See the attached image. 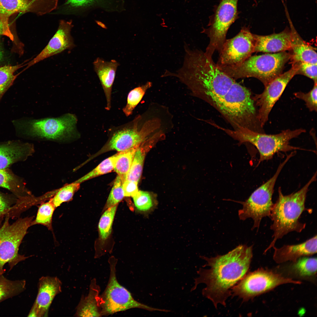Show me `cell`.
<instances>
[{
	"label": "cell",
	"mask_w": 317,
	"mask_h": 317,
	"mask_svg": "<svg viewBox=\"0 0 317 317\" xmlns=\"http://www.w3.org/2000/svg\"><path fill=\"white\" fill-rule=\"evenodd\" d=\"M297 70V65L293 64L290 70L281 74L265 86L262 92L253 96L255 105L258 108V117L262 127L268 120L270 113L287 84L296 75Z\"/></svg>",
	"instance_id": "4fadbf2b"
},
{
	"label": "cell",
	"mask_w": 317,
	"mask_h": 317,
	"mask_svg": "<svg viewBox=\"0 0 317 317\" xmlns=\"http://www.w3.org/2000/svg\"><path fill=\"white\" fill-rule=\"evenodd\" d=\"M76 116L68 113L57 117L32 119L21 122L23 133L33 138L60 141H71L80 136Z\"/></svg>",
	"instance_id": "5b68a950"
},
{
	"label": "cell",
	"mask_w": 317,
	"mask_h": 317,
	"mask_svg": "<svg viewBox=\"0 0 317 317\" xmlns=\"http://www.w3.org/2000/svg\"><path fill=\"white\" fill-rule=\"evenodd\" d=\"M116 154L104 160L95 168L75 182L80 183L94 178L107 174L114 169Z\"/></svg>",
	"instance_id": "d6a6232c"
},
{
	"label": "cell",
	"mask_w": 317,
	"mask_h": 317,
	"mask_svg": "<svg viewBox=\"0 0 317 317\" xmlns=\"http://www.w3.org/2000/svg\"><path fill=\"white\" fill-rule=\"evenodd\" d=\"M291 266L292 271L299 277H314L317 273V258L306 257L299 258Z\"/></svg>",
	"instance_id": "d4e9b609"
},
{
	"label": "cell",
	"mask_w": 317,
	"mask_h": 317,
	"mask_svg": "<svg viewBox=\"0 0 317 317\" xmlns=\"http://www.w3.org/2000/svg\"><path fill=\"white\" fill-rule=\"evenodd\" d=\"M140 145L136 149L126 180L133 181L138 183L140 179L145 157L143 149L140 147Z\"/></svg>",
	"instance_id": "1f68e13d"
},
{
	"label": "cell",
	"mask_w": 317,
	"mask_h": 317,
	"mask_svg": "<svg viewBox=\"0 0 317 317\" xmlns=\"http://www.w3.org/2000/svg\"><path fill=\"white\" fill-rule=\"evenodd\" d=\"M56 208L50 201L42 202L38 209L35 219L32 222L31 226L41 225L46 227L50 230H52V218Z\"/></svg>",
	"instance_id": "4316f807"
},
{
	"label": "cell",
	"mask_w": 317,
	"mask_h": 317,
	"mask_svg": "<svg viewBox=\"0 0 317 317\" xmlns=\"http://www.w3.org/2000/svg\"><path fill=\"white\" fill-rule=\"evenodd\" d=\"M255 40L249 29L244 26L232 38L226 40L220 53L216 64L229 66L240 64L254 52Z\"/></svg>",
	"instance_id": "8fae6325"
},
{
	"label": "cell",
	"mask_w": 317,
	"mask_h": 317,
	"mask_svg": "<svg viewBox=\"0 0 317 317\" xmlns=\"http://www.w3.org/2000/svg\"><path fill=\"white\" fill-rule=\"evenodd\" d=\"M138 147L116 154L113 170L123 182L126 180Z\"/></svg>",
	"instance_id": "484cf974"
},
{
	"label": "cell",
	"mask_w": 317,
	"mask_h": 317,
	"mask_svg": "<svg viewBox=\"0 0 317 317\" xmlns=\"http://www.w3.org/2000/svg\"><path fill=\"white\" fill-rule=\"evenodd\" d=\"M290 59L289 53L283 51L251 56L237 65L217 66L222 72L235 80L254 77L265 86L281 74L285 64Z\"/></svg>",
	"instance_id": "3957f363"
},
{
	"label": "cell",
	"mask_w": 317,
	"mask_h": 317,
	"mask_svg": "<svg viewBox=\"0 0 317 317\" xmlns=\"http://www.w3.org/2000/svg\"><path fill=\"white\" fill-rule=\"evenodd\" d=\"M219 129L238 141L239 144L248 143L254 146L259 154V163L271 159L279 152H285L301 149L291 146L289 142L291 139L306 132L305 130L301 128L293 130L288 129L275 134H267L244 128L231 130L220 126Z\"/></svg>",
	"instance_id": "277c9868"
},
{
	"label": "cell",
	"mask_w": 317,
	"mask_h": 317,
	"mask_svg": "<svg viewBox=\"0 0 317 317\" xmlns=\"http://www.w3.org/2000/svg\"><path fill=\"white\" fill-rule=\"evenodd\" d=\"M138 183L134 181L126 180L123 183L122 187L124 196L132 197L138 191Z\"/></svg>",
	"instance_id": "f35d334b"
},
{
	"label": "cell",
	"mask_w": 317,
	"mask_h": 317,
	"mask_svg": "<svg viewBox=\"0 0 317 317\" xmlns=\"http://www.w3.org/2000/svg\"><path fill=\"white\" fill-rule=\"evenodd\" d=\"M123 183L121 177L117 175L104 206V210L117 205L125 196L122 187Z\"/></svg>",
	"instance_id": "d590c367"
},
{
	"label": "cell",
	"mask_w": 317,
	"mask_h": 317,
	"mask_svg": "<svg viewBox=\"0 0 317 317\" xmlns=\"http://www.w3.org/2000/svg\"><path fill=\"white\" fill-rule=\"evenodd\" d=\"M96 0H67L66 4L75 7L89 6Z\"/></svg>",
	"instance_id": "60d3db41"
},
{
	"label": "cell",
	"mask_w": 317,
	"mask_h": 317,
	"mask_svg": "<svg viewBox=\"0 0 317 317\" xmlns=\"http://www.w3.org/2000/svg\"><path fill=\"white\" fill-rule=\"evenodd\" d=\"M151 85V82H148L145 85L136 87L129 92L128 95L127 104L122 109L126 116L132 114L133 110L141 101L146 91Z\"/></svg>",
	"instance_id": "f1b7e54d"
},
{
	"label": "cell",
	"mask_w": 317,
	"mask_h": 317,
	"mask_svg": "<svg viewBox=\"0 0 317 317\" xmlns=\"http://www.w3.org/2000/svg\"><path fill=\"white\" fill-rule=\"evenodd\" d=\"M255 40L254 52L274 53L290 50L291 34L286 29L277 33L265 36L253 34Z\"/></svg>",
	"instance_id": "e0dca14e"
},
{
	"label": "cell",
	"mask_w": 317,
	"mask_h": 317,
	"mask_svg": "<svg viewBox=\"0 0 317 317\" xmlns=\"http://www.w3.org/2000/svg\"><path fill=\"white\" fill-rule=\"evenodd\" d=\"M3 56L2 51L0 46V62Z\"/></svg>",
	"instance_id": "b9f144b4"
},
{
	"label": "cell",
	"mask_w": 317,
	"mask_h": 317,
	"mask_svg": "<svg viewBox=\"0 0 317 317\" xmlns=\"http://www.w3.org/2000/svg\"><path fill=\"white\" fill-rule=\"evenodd\" d=\"M0 187L8 189L18 199L31 195L23 180L9 168L0 169Z\"/></svg>",
	"instance_id": "7402d4cb"
},
{
	"label": "cell",
	"mask_w": 317,
	"mask_h": 317,
	"mask_svg": "<svg viewBox=\"0 0 317 317\" xmlns=\"http://www.w3.org/2000/svg\"><path fill=\"white\" fill-rule=\"evenodd\" d=\"M34 217H19L10 223V218L8 216L5 217L0 226V276L5 272L4 267L6 264H8L10 271L18 263L29 257L19 254V249Z\"/></svg>",
	"instance_id": "8992f818"
},
{
	"label": "cell",
	"mask_w": 317,
	"mask_h": 317,
	"mask_svg": "<svg viewBox=\"0 0 317 317\" xmlns=\"http://www.w3.org/2000/svg\"><path fill=\"white\" fill-rule=\"evenodd\" d=\"M238 1L221 0L210 16L209 27L203 29L202 32L207 34L210 40L205 52L208 57L212 58L215 51L219 53L221 50L229 28L238 18Z\"/></svg>",
	"instance_id": "9c48e42d"
},
{
	"label": "cell",
	"mask_w": 317,
	"mask_h": 317,
	"mask_svg": "<svg viewBox=\"0 0 317 317\" xmlns=\"http://www.w3.org/2000/svg\"><path fill=\"white\" fill-rule=\"evenodd\" d=\"M291 34V48L289 53L293 63L306 62L317 64V53L313 47L306 44L298 33L289 20Z\"/></svg>",
	"instance_id": "44dd1931"
},
{
	"label": "cell",
	"mask_w": 317,
	"mask_h": 317,
	"mask_svg": "<svg viewBox=\"0 0 317 317\" xmlns=\"http://www.w3.org/2000/svg\"><path fill=\"white\" fill-rule=\"evenodd\" d=\"M317 83H314L313 88L307 93L299 92L294 93L296 97L305 102L307 107L311 112L317 110Z\"/></svg>",
	"instance_id": "8d00e7d4"
},
{
	"label": "cell",
	"mask_w": 317,
	"mask_h": 317,
	"mask_svg": "<svg viewBox=\"0 0 317 317\" xmlns=\"http://www.w3.org/2000/svg\"><path fill=\"white\" fill-rule=\"evenodd\" d=\"M273 259L277 263L288 261L295 262L299 258L312 255L317 252V235L302 243L296 245H284L279 248L275 246Z\"/></svg>",
	"instance_id": "2e32d148"
},
{
	"label": "cell",
	"mask_w": 317,
	"mask_h": 317,
	"mask_svg": "<svg viewBox=\"0 0 317 317\" xmlns=\"http://www.w3.org/2000/svg\"><path fill=\"white\" fill-rule=\"evenodd\" d=\"M252 245H240L228 253L208 258L200 257L206 263L197 271L199 275L195 279L194 286L204 283L203 295L210 300L216 308L220 304L226 306L227 299L232 295L231 290L247 273L253 256Z\"/></svg>",
	"instance_id": "6da1fadb"
},
{
	"label": "cell",
	"mask_w": 317,
	"mask_h": 317,
	"mask_svg": "<svg viewBox=\"0 0 317 317\" xmlns=\"http://www.w3.org/2000/svg\"><path fill=\"white\" fill-rule=\"evenodd\" d=\"M301 283L270 270L260 268L246 274L232 288V296H238L243 301H246L281 285Z\"/></svg>",
	"instance_id": "30bf717a"
},
{
	"label": "cell",
	"mask_w": 317,
	"mask_h": 317,
	"mask_svg": "<svg viewBox=\"0 0 317 317\" xmlns=\"http://www.w3.org/2000/svg\"><path fill=\"white\" fill-rule=\"evenodd\" d=\"M25 280H12L0 276V303L9 298L17 296L26 289Z\"/></svg>",
	"instance_id": "cb8c5ba5"
},
{
	"label": "cell",
	"mask_w": 317,
	"mask_h": 317,
	"mask_svg": "<svg viewBox=\"0 0 317 317\" xmlns=\"http://www.w3.org/2000/svg\"><path fill=\"white\" fill-rule=\"evenodd\" d=\"M17 198L13 194L5 193L0 191V226L6 216L11 218L14 206Z\"/></svg>",
	"instance_id": "e575fe53"
},
{
	"label": "cell",
	"mask_w": 317,
	"mask_h": 317,
	"mask_svg": "<svg viewBox=\"0 0 317 317\" xmlns=\"http://www.w3.org/2000/svg\"><path fill=\"white\" fill-rule=\"evenodd\" d=\"M93 64L94 70L99 79L106 97V109L109 110L111 108L112 86L119 63L114 60L107 61L97 58L94 61Z\"/></svg>",
	"instance_id": "d6986e66"
},
{
	"label": "cell",
	"mask_w": 317,
	"mask_h": 317,
	"mask_svg": "<svg viewBox=\"0 0 317 317\" xmlns=\"http://www.w3.org/2000/svg\"><path fill=\"white\" fill-rule=\"evenodd\" d=\"M71 23L61 22L55 34L47 45L28 64L31 66L47 58L73 48L75 45L70 31Z\"/></svg>",
	"instance_id": "9a60e30c"
},
{
	"label": "cell",
	"mask_w": 317,
	"mask_h": 317,
	"mask_svg": "<svg viewBox=\"0 0 317 317\" xmlns=\"http://www.w3.org/2000/svg\"><path fill=\"white\" fill-rule=\"evenodd\" d=\"M139 120H136L131 127L123 129L114 133L105 146L106 150L120 152L138 147L148 135L158 129L161 125L160 120L154 119L147 121L139 129Z\"/></svg>",
	"instance_id": "7c38bea8"
},
{
	"label": "cell",
	"mask_w": 317,
	"mask_h": 317,
	"mask_svg": "<svg viewBox=\"0 0 317 317\" xmlns=\"http://www.w3.org/2000/svg\"><path fill=\"white\" fill-rule=\"evenodd\" d=\"M23 66L20 64L5 65L0 68V100L16 78V75H14V72Z\"/></svg>",
	"instance_id": "4dcf8cb0"
},
{
	"label": "cell",
	"mask_w": 317,
	"mask_h": 317,
	"mask_svg": "<svg viewBox=\"0 0 317 317\" xmlns=\"http://www.w3.org/2000/svg\"><path fill=\"white\" fill-rule=\"evenodd\" d=\"M61 281L56 277H41L37 297L28 316L42 317L47 315L54 297L61 291Z\"/></svg>",
	"instance_id": "5bb4252c"
},
{
	"label": "cell",
	"mask_w": 317,
	"mask_h": 317,
	"mask_svg": "<svg viewBox=\"0 0 317 317\" xmlns=\"http://www.w3.org/2000/svg\"><path fill=\"white\" fill-rule=\"evenodd\" d=\"M100 288L96 280L92 279L87 295L82 296L77 306L76 316L80 317L102 316L100 304Z\"/></svg>",
	"instance_id": "ffe728a7"
},
{
	"label": "cell",
	"mask_w": 317,
	"mask_h": 317,
	"mask_svg": "<svg viewBox=\"0 0 317 317\" xmlns=\"http://www.w3.org/2000/svg\"><path fill=\"white\" fill-rule=\"evenodd\" d=\"M289 161L288 158L279 165L273 176L254 190L249 198L244 201H234L242 205L238 211L240 220H244L251 218L254 221L252 230H258L262 219L269 217L274 203L272 197L276 180L281 170Z\"/></svg>",
	"instance_id": "ba28073f"
},
{
	"label": "cell",
	"mask_w": 317,
	"mask_h": 317,
	"mask_svg": "<svg viewBox=\"0 0 317 317\" xmlns=\"http://www.w3.org/2000/svg\"><path fill=\"white\" fill-rule=\"evenodd\" d=\"M0 35L6 36L11 40H14V37L10 29L9 23L5 22L0 17Z\"/></svg>",
	"instance_id": "ab89813d"
},
{
	"label": "cell",
	"mask_w": 317,
	"mask_h": 317,
	"mask_svg": "<svg viewBox=\"0 0 317 317\" xmlns=\"http://www.w3.org/2000/svg\"><path fill=\"white\" fill-rule=\"evenodd\" d=\"M109 264L110 271L109 281L104 291L100 296L102 316H108L134 308L150 311L168 312V310L152 307L135 300L130 292L118 281L116 274L117 260L111 258Z\"/></svg>",
	"instance_id": "52a82bcc"
},
{
	"label": "cell",
	"mask_w": 317,
	"mask_h": 317,
	"mask_svg": "<svg viewBox=\"0 0 317 317\" xmlns=\"http://www.w3.org/2000/svg\"><path fill=\"white\" fill-rule=\"evenodd\" d=\"M33 151V145L28 143L13 141L0 144V169L26 160Z\"/></svg>",
	"instance_id": "ac0fdd59"
},
{
	"label": "cell",
	"mask_w": 317,
	"mask_h": 317,
	"mask_svg": "<svg viewBox=\"0 0 317 317\" xmlns=\"http://www.w3.org/2000/svg\"><path fill=\"white\" fill-rule=\"evenodd\" d=\"M132 197L136 208L139 211L149 212L152 210L155 207V201L150 193L147 192L139 190Z\"/></svg>",
	"instance_id": "836d02e7"
},
{
	"label": "cell",
	"mask_w": 317,
	"mask_h": 317,
	"mask_svg": "<svg viewBox=\"0 0 317 317\" xmlns=\"http://www.w3.org/2000/svg\"><path fill=\"white\" fill-rule=\"evenodd\" d=\"M117 205L106 210L102 215L98 224L99 237L102 242H104L109 237L115 214Z\"/></svg>",
	"instance_id": "83f0119b"
},
{
	"label": "cell",
	"mask_w": 317,
	"mask_h": 317,
	"mask_svg": "<svg viewBox=\"0 0 317 317\" xmlns=\"http://www.w3.org/2000/svg\"><path fill=\"white\" fill-rule=\"evenodd\" d=\"M80 183L75 182L67 185L57 190L49 200L56 208L63 203L71 200L75 193L80 187Z\"/></svg>",
	"instance_id": "f546056e"
},
{
	"label": "cell",
	"mask_w": 317,
	"mask_h": 317,
	"mask_svg": "<svg viewBox=\"0 0 317 317\" xmlns=\"http://www.w3.org/2000/svg\"><path fill=\"white\" fill-rule=\"evenodd\" d=\"M32 3L31 0H0V17L9 23V17L14 14L29 11Z\"/></svg>",
	"instance_id": "603a6c76"
},
{
	"label": "cell",
	"mask_w": 317,
	"mask_h": 317,
	"mask_svg": "<svg viewBox=\"0 0 317 317\" xmlns=\"http://www.w3.org/2000/svg\"><path fill=\"white\" fill-rule=\"evenodd\" d=\"M296 64L298 68L296 75L301 74L312 79L317 83V64L306 62H298Z\"/></svg>",
	"instance_id": "74e56055"
},
{
	"label": "cell",
	"mask_w": 317,
	"mask_h": 317,
	"mask_svg": "<svg viewBox=\"0 0 317 317\" xmlns=\"http://www.w3.org/2000/svg\"><path fill=\"white\" fill-rule=\"evenodd\" d=\"M316 172L309 181L300 190L290 194L284 195L281 188L278 189V198L274 204L269 217L272 221L270 229L273 231V240L264 254L274 246L276 241L288 233L293 231L301 232L306 224L300 222L299 219L303 212H312L305 207V203L308 188L316 179Z\"/></svg>",
	"instance_id": "7a4b0ae2"
}]
</instances>
